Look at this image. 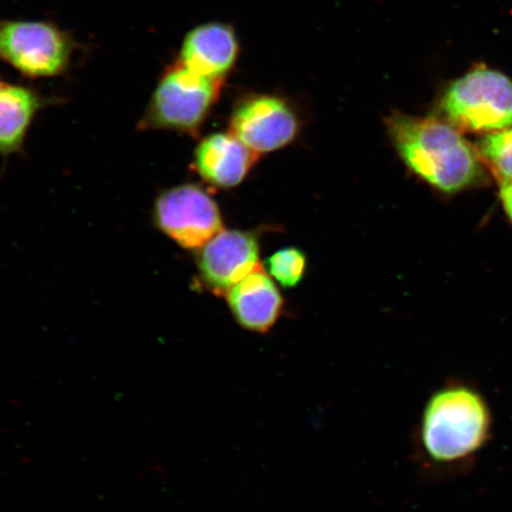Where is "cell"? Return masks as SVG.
<instances>
[{"instance_id":"cell-1","label":"cell","mask_w":512,"mask_h":512,"mask_svg":"<svg viewBox=\"0 0 512 512\" xmlns=\"http://www.w3.org/2000/svg\"><path fill=\"white\" fill-rule=\"evenodd\" d=\"M386 125L402 162L431 187L453 194L482 176L475 149L445 121L395 113Z\"/></svg>"},{"instance_id":"cell-2","label":"cell","mask_w":512,"mask_h":512,"mask_svg":"<svg viewBox=\"0 0 512 512\" xmlns=\"http://www.w3.org/2000/svg\"><path fill=\"white\" fill-rule=\"evenodd\" d=\"M489 431L490 413L482 396L467 388H447L427 402L419 440L433 463L450 464L479 450Z\"/></svg>"},{"instance_id":"cell-3","label":"cell","mask_w":512,"mask_h":512,"mask_svg":"<svg viewBox=\"0 0 512 512\" xmlns=\"http://www.w3.org/2000/svg\"><path fill=\"white\" fill-rule=\"evenodd\" d=\"M223 81L192 73L177 62L157 83L140 130L197 133L219 99Z\"/></svg>"},{"instance_id":"cell-4","label":"cell","mask_w":512,"mask_h":512,"mask_svg":"<svg viewBox=\"0 0 512 512\" xmlns=\"http://www.w3.org/2000/svg\"><path fill=\"white\" fill-rule=\"evenodd\" d=\"M443 108L464 130H507L512 126V81L495 70H473L447 89Z\"/></svg>"},{"instance_id":"cell-5","label":"cell","mask_w":512,"mask_h":512,"mask_svg":"<svg viewBox=\"0 0 512 512\" xmlns=\"http://www.w3.org/2000/svg\"><path fill=\"white\" fill-rule=\"evenodd\" d=\"M73 49L66 32L54 24L0 19V59L30 78L66 72Z\"/></svg>"},{"instance_id":"cell-6","label":"cell","mask_w":512,"mask_h":512,"mask_svg":"<svg viewBox=\"0 0 512 512\" xmlns=\"http://www.w3.org/2000/svg\"><path fill=\"white\" fill-rule=\"evenodd\" d=\"M153 223L177 246L200 251L223 229L214 198L197 184H182L160 192L153 206Z\"/></svg>"},{"instance_id":"cell-7","label":"cell","mask_w":512,"mask_h":512,"mask_svg":"<svg viewBox=\"0 0 512 512\" xmlns=\"http://www.w3.org/2000/svg\"><path fill=\"white\" fill-rule=\"evenodd\" d=\"M298 131L297 114L274 95L243 100L230 119V133L258 156L284 149L296 139Z\"/></svg>"},{"instance_id":"cell-8","label":"cell","mask_w":512,"mask_h":512,"mask_svg":"<svg viewBox=\"0 0 512 512\" xmlns=\"http://www.w3.org/2000/svg\"><path fill=\"white\" fill-rule=\"evenodd\" d=\"M197 252L200 279L216 293H227L261 268L258 239L242 230H222Z\"/></svg>"},{"instance_id":"cell-9","label":"cell","mask_w":512,"mask_h":512,"mask_svg":"<svg viewBox=\"0 0 512 512\" xmlns=\"http://www.w3.org/2000/svg\"><path fill=\"white\" fill-rule=\"evenodd\" d=\"M239 56V42L232 27L207 23L191 30L182 43L179 63L192 73L224 80Z\"/></svg>"},{"instance_id":"cell-10","label":"cell","mask_w":512,"mask_h":512,"mask_svg":"<svg viewBox=\"0 0 512 512\" xmlns=\"http://www.w3.org/2000/svg\"><path fill=\"white\" fill-rule=\"evenodd\" d=\"M258 157L232 133H214L198 144L194 163L203 181L230 189L245 181Z\"/></svg>"},{"instance_id":"cell-11","label":"cell","mask_w":512,"mask_h":512,"mask_svg":"<svg viewBox=\"0 0 512 512\" xmlns=\"http://www.w3.org/2000/svg\"><path fill=\"white\" fill-rule=\"evenodd\" d=\"M226 294L236 322L249 331L270 330L277 323L284 306L278 286L262 268L241 280Z\"/></svg>"},{"instance_id":"cell-12","label":"cell","mask_w":512,"mask_h":512,"mask_svg":"<svg viewBox=\"0 0 512 512\" xmlns=\"http://www.w3.org/2000/svg\"><path fill=\"white\" fill-rule=\"evenodd\" d=\"M46 104L32 89L0 81V155L22 150L32 120Z\"/></svg>"},{"instance_id":"cell-13","label":"cell","mask_w":512,"mask_h":512,"mask_svg":"<svg viewBox=\"0 0 512 512\" xmlns=\"http://www.w3.org/2000/svg\"><path fill=\"white\" fill-rule=\"evenodd\" d=\"M268 274L283 287L297 286L306 271V256L298 248L280 249L266 262Z\"/></svg>"},{"instance_id":"cell-14","label":"cell","mask_w":512,"mask_h":512,"mask_svg":"<svg viewBox=\"0 0 512 512\" xmlns=\"http://www.w3.org/2000/svg\"><path fill=\"white\" fill-rule=\"evenodd\" d=\"M480 152L505 182L512 181V128L484 138Z\"/></svg>"},{"instance_id":"cell-15","label":"cell","mask_w":512,"mask_h":512,"mask_svg":"<svg viewBox=\"0 0 512 512\" xmlns=\"http://www.w3.org/2000/svg\"><path fill=\"white\" fill-rule=\"evenodd\" d=\"M502 203L505 213L512 221V181L504 182L501 189Z\"/></svg>"}]
</instances>
